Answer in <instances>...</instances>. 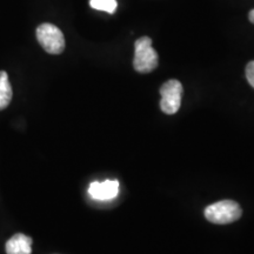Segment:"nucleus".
<instances>
[{
  "label": "nucleus",
  "instance_id": "4",
  "mask_svg": "<svg viewBox=\"0 0 254 254\" xmlns=\"http://www.w3.org/2000/svg\"><path fill=\"white\" fill-rule=\"evenodd\" d=\"M160 109L166 114L177 113L182 105L183 85L182 82L172 79L165 82L160 87Z\"/></svg>",
  "mask_w": 254,
  "mask_h": 254
},
{
  "label": "nucleus",
  "instance_id": "7",
  "mask_svg": "<svg viewBox=\"0 0 254 254\" xmlns=\"http://www.w3.org/2000/svg\"><path fill=\"white\" fill-rule=\"evenodd\" d=\"M12 100V87L8 81V75L5 71L0 72V110L8 106Z\"/></svg>",
  "mask_w": 254,
  "mask_h": 254
},
{
  "label": "nucleus",
  "instance_id": "2",
  "mask_svg": "<svg viewBox=\"0 0 254 254\" xmlns=\"http://www.w3.org/2000/svg\"><path fill=\"white\" fill-rule=\"evenodd\" d=\"M134 59L133 66L136 72L150 73L157 68L159 58L158 53L152 47V40L148 37L139 38L134 44Z\"/></svg>",
  "mask_w": 254,
  "mask_h": 254
},
{
  "label": "nucleus",
  "instance_id": "10",
  "mask_svg": "<svg viewBox=\"0 0 254 254\" xmlns=\"http://www.w3.org/2000/svg\"><path fill=\"white\" fill-rule=\"evenodd\" d=\"M249 19H250L251 23L254 24V9H252V11L250 12V14H249Z\"/></svg>",
  "mask_w": 254,
  "mask_h": 254
},
{
  "label": "nucleus",
  "instance_id": "1",
  "mask_svg": "<svg viewBox=\"0 0 254 254\" xmlns=\"http://www.w3.org/2000/svg\"><path fill=\"white\" fill-rule=\"evenodd\" d=\"M243 209L238 202L233 200H221L207 206L205 208V218L209 222L217 225L231 224L240 219Z\"/></svg>",
  "mask_w": 254,
  "mask_h": 254
},
{
  "label": "nucleus",
  "instance_id": "5",
  "mask_svg": "<svg viewBox=\"0 0 254 254\" xmlns=\"http://www.w3.org/2000/svg\"><path fill=\"white\" fill-rule=\"evenodd\" d=\"M119 193V182L118 180H106L104 183L93 182L88 187V194L95 200L114 199Z\"/></svg>",
  "mask_w": 254,
  "mask_h": 254
},
{
  "label": "nucleus",
  "instance_id": "9",
  "mask_svg": "<svg viewBox=\"0 0 254 254\" xmlns=\"http://www.w3.org/2000/svg\"><path fill=\"white\" fill-rule=\"evenodd\" d=\"M246 78L251 84V86L254 88V60H253V62L247 64V66H246Z\"/></svg>",
  "mask_w": 254,
  "mask_h": 254
},
{
  "label": "nucleus",
  "instance_id": "6",
  "mask_svg": "<svg viewBox=\"0 0 254 254\" xmlns=\"http://www.w3.org/2000/svg\"><path fill=\"white\" fill-rule=\"evenodd\" d=\"M6 253L7 254H31L32 239L25 234H15L6 243Z\"/></svg>",
  "mask_w": 254,
  "mask_h": 254
},
{
  "label": "nucleus",
  "instance_id": "3",
  "mask_svg": "<svg viewBox=\"0 0 254 254\" xmlns=\"http://www.w3.org/2000/svg\"><path fill=\"white\" fill-rule=\"evenodd\" d=\"M37 39L50 55H60L65 49L63 32L52 24H43L37 28Z\"/></svg>",
  "mask_w": 254,
  "mask_h": 254
},
{
  "label": "nucleus",
  "instance_id": "8",
  "mask_svg": "<svg viewBox=\"0 0 254 254\" xmlns=\"http://www.w3.org/2000/svg\"><path fill=\"white\" fill-rule=\"evenodd\" d=\"M91 7L98 11H105L107 13H114L117 9V0H90Z\"/></svg>",
  "mask_w": 254,
  "mask_h": 254
}]
</instances>
